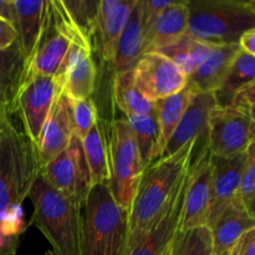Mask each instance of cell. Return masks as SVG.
Here are the masks:
<instances>
[{
	"label": "cell",
	"mask_w": 255,
	"mask_h": 255,
	"mask_svg": "<svg viewBox=\"0 0 255 255\" xmlns=\"http://www.w3.org/2000/svg\"><path fill=\"white\" fill-rule=\"evenodd\" d=\"M7 105L0 116V255H16L26 231L22 203L40 174L35 144L14 120Z\"/></svg>",
	"instance_id": "obj_1"
},
{
	"label": "cell",
	"mask_w": 255,
	"mask_h": 255,
	"mask_svg": "<svg viewBox=\"0 0 255 255\" xmlns=\"http://www.w3.org/2000/svg\"><path fill=\"white\" fill-rule=\"evenodd\" d=\"M197 142L186 144L177 153L162 157L144 168L128 211V253L158 222L193 162Z\"/></svg>",
	"instance_id": "obj_2"
},
{
	"label": "cell",
	"mask_w": 255,
	"mask_h": 255,
	"mask_svg": "<svg viewBox=\"0 0 255 255\" xmlns=\"http://www.w3.org/2000/svg\"><path fill=\"white\" fill-rule=\"evenodd\" d=\"M128 254V212L109 184H94L82 206L80 255Z\"/></svg>",
	"instance_id": "obj_3"
},
{
	"label": "cell",
	"mask_w": 255,
	"mask_h": 255,
	"mask_svg": "<svg viewBox=\"0 0 255 255\" xmlns=\"http://www.w3.org/2000/svg\"><path fill=\"white\" fill-rule=\"evenodd\" d=\"M34 224L57 255H80L82 207L37 176L29 192Z\"/></svg>",
	"instance_id": "obj_4"
},
{
	"label": "cell",
	"mask_w": 255,
	"mask_h": 255,
	"mask_svg": "<svg viewBox=\"0 0 255 255\" xmlns=\"http://www.w3.org/2000/svg\"><path fill=\"white\" fill-rule=\"evenodd\" d=\"M187 34L213 46L239 44L255 27V15L243 0H186Z\"/></svg>",
	"instance_id": "obj_5"
},
{
	"label": "cell",
	"mask_w": 255,
	"mask_h": 255,
	"mask_svg": "<svg viewBox=\"0 0 255 255\" xmlns=\"http://www.w3.org/2000/svg\"><path fill=\"white\" fill-rule=\"evenodd\" d=\"M80 40L87 39L71 24L62 0L45 1L41 29L34 50L25 61L22 80L37 75L54 76L70 45Z\"/></svg>",
	"instance_id": "obj_6"
},
{
	"label": "cell",
	"mask_w": 255,
	"mask_h": 255,
	"mask_svg": "<svg viewBox=\"0 0 255 255\" xmlns=\"http://www.w3.org/2000/svg\"><path fill=\"white\" fill-rule=\"evenodd\" d=\"M107 148L110 161L109 187L117 203L128 212L144 169L136 138L126 119L114 121Z\"/></svg>",
	"instance_id": "obj_7"
},
{
	"label": "cell",
	"mask_w": 255,
	"mask_h": 255,
	"mask_svg": "<svg viewBox=\"0 0 255 255\" xmlns=\"http://www.w3.org/2000/svg\"><path fill=\"white\" fill-rule=\"evenodd\" d=\"M253 139L254 124L251 109L232 104L212 110L207 128V147L212 156H238L246 152Z\"/></svg>",
	"instance_id": "obj_8"
},
{
	"label": "cell",
	"mask_w": 255,
	"mask_h": 255,
	"mask_svg": "<svg viewBox=\"0 0 255 255\" xmlns=\"http://www.w3.org/2000/svg\"><path fill=\"white\" fill-rule=\"evenodd\" d=\"M60 94L61 87L54 76L37 75L22 80L12 102V110L34 144Z\"/></svg>",
	"instance_id": "obj_9"
},
{
	"label": "cell",
	"mask_w": 255,
	"mask_h": 255,
	"mask_svg": "<svg viewBox=\"0 0 255 255\" xmlns=\"http://www.w3.org/2000/svg\"><path fill=\"white\" fill-rule=\"evenodd\" d=\"M40 173L50 186L84 206L92 183L82 141L76 134L72 136L67 148L42 167Z\"/></svg>",
	"instance_id": "obj_10"
},
{
	"label": "cell",
	"mask_w": 255,
	"mask_h": 255,
	"mask_svg": "<svg viewBox=\"0 0 255 255\" xmlns=\"http://www.w3.org/2000/svg\"><path fill=\"white\" fill-rule=\"evenodd\" d=\"M133 74L138 91L152 104L182 91L188 84L186 75L157 51L142 55L133 67Z\"/></svg>",
	"instance_id": "obj_11"
},
{
	"label": "cell",
	"mask_w": 255,
	"mask_h": 255,
	"mask_svg": "<svg viewBox=\"0 0 255 255\" xmlns=\"http://www.w3.org/2000/svg\"><path fill=\"white\" fill-rule=\"evenodd\" d=\"M211 157L212 154L206 144L201 154L189 167L188 184L178 232H186L208 223L213 174Z\"/></svg>",
	"instance_id": "obj_12"
},
{
	"label": "cell",
	"mask_w": 255,
	"mask_h": 255,
	"mask_svg": "<svg viewBox=\"0 0 255 255\" xmlns=\"http://www.w3.org/2000/svg\"><path fill=\"white\" fill-rule=\"evenodd\" d=\"M75 134L72 101L61 91L35 142L40 167L46 166L67 148Z\"/></svg>",
	"instance_id": "obj_13"
},
{
	"label": "cell",
	"mask_w": 255,
	"mask_h": 255,
	"mask_svg": "<svg viewBox=\"0 0 255 255\" xmlns=\"http://www.w3.org/2000/svg\"><path fill=\"white\" fill-rule=\"evenodd\" d=\"M188 178L189 169L179 182L176 192L159 217L158 222L147 233V236L129 252L128 255H166L174 237L179 231Z\"/></svg>",
	"instance_id": "obj_14"
},
{
	"label": "cell",
	"mask_w": 255,
	"mask_h": 255,
	"mask_svg": "<svg viewBox=\"0 0 255 255\" xmlns=\"http://www.w3.org/2000/svg\"><path fill=\"white\" fill-rule=\"evenodd\" d=\"M216 106L218 104L214 92H193L191 102L169 138L162 157L172 156L186 144L198 141L201 137H207L209 114Z\"/></svg>",
	"instance_id": "obj_15"
},
{
	"label": "cell",
	"mask_w": 255,
	"mask_h": 255,
	"mask_svg": "<svg viewBox=\"0 0 255 255\" xmlns=\"http://www.w3.org/2000/svg\"><path fill=\"white\" fill-rule=\"evenodd\" d=\"M211 161L213 174L211 208L207 227L238 198L246 154L242 153L234 157L212 156Z\"/></svg>",
	"instance_id": "obj_16"
},
{
	"label": "cell",
	"mask_w": 255,
	"mask_h": 255,
	"mask_svg": "<svg viewBox=\"0 0 255 255\" xmlns=\"http://www.w3.org/2000/svg\"><path fill=\"white\" fill-rule=\"evenodd\" d=\"M137 0H101L94 39L100 55L107 64L114 59L117 41L129 19Z\"/></svg>",
	"instance_id": "obj_17"
},
{
	"label": "cell",
	"mask_w": 255,
	"mask_h": 255,
	"mask_svg": "<svg viewBox=\"0 0 255 255\" xmlns=\"http://www.w3.org/2000/svg\"><path fill=\"white\" fill-rule=\"evenodd\" d=\"M254 227L255 219L249 214L247 207L237 198L208 224L212 234L213 255L231 254L241 237Z\"/></svg>",
	"instance_id": "obj_18"
},
{
	"label": "cell",
	"mask_w": 255,
	"mask_h": 255,
	"mask_svg": "<svg viewBox=\"0 0 255 255\" xmlns=\"http://www.w3.org/2000/svg\"><path fill=\"white\" fill-rule=\"evenodd\" d=\"M239 50V44L212 47L201 66L187 77V86L193 92H216L223 82Z\"/></svg>",
	"instance_id": "obj_19"
},
{
	"label": "cell",
	"mask_w": 255,
	"mask_h": 255,
	"mask_svg": "<svg viewBox=\"0 0 255 255\" xmlns=\"http://www.w3.org/2000/svg\"><path fill=\"white\" fill-rule=\"evenodd\" d=\"M188 30V9L186 0L173 1L171 6L167 7L147 36L144 37V54L158 51L187 34Z\"/></svg>",
	"instance_id": "obj_20"
},
{
	"label": "cell",
	"mask_w": 255,
	"mask_h": 255,
	"mask_svg": "<svg viewBox=\"0 0 255 255\" xmlns=\"http://www.w3.org/2000/svg\"><path fill=\"white\" fill-rule=\"evenodd\" d=\"M144 54L143 25H142V0H137L129 19L117 41L114 59L110 65L115 74L128 71L136 66Z\"/></svg>",
	"instance_id": "obj_21"
},
{
	"label": "cell",
	"mask_w": 255,
	"mask_h": 255,
	"mask_svg": "<svg viewBox=\"0 0 255 255\" xmlns=\"http://www.w3.org/2000/svg\"><path fill=\"white\" fill-rule=\"evenodd\" d=\"M55 79V77H54ZM97 67L92 51H84L62 71L57 79L61 91L72 101L90 99L94 94Z\"/></svg>",
	"instance_id": "obj_22"
},
{
	"label": "cell",
	"mask_w": 255,
	"mask_h": 255,
	"mask_svg": "<svg viewBox=\"0 0 255 255\" xmlns=\"http://www.w3.org/2000/svg\"><path fill=\"white\" fill-rule=\"evenodd\" d=\"M192 96L193 91L187 86L186 89L172 96L154 102V114L158 125V141H157L154 161L161 158L163 154L164 148L173 134L177 125L181 121L184 111L188 107Z\"/></svg>",
	"instance_id": "obj_23"
},
{
	"label": "cell",
	"mask_w": 255,
	"mask_h": 255,
	"mask_svg": "<svg viewBox=\"0 0 255 255\" xmlns=\"http://www.w3.org/2000/svg\"><path fill=\"white\" fill-rule=\"evenodd\" d=\"M255 81V56L241 47L223 82L214 92L218 106H229L237 95Z\"/></svg>",
	"instance_id": "obj_24"
},
{
	"label": "cell",
	"mask_w": 255,
	"mask_h": 255,
	"mask_svg": "<svg viewBox=\"0 0 255 255\" xmlns=\"http://www.w3.org/2000/svg\"><path fill=\"white\" fill-rule=\"evenodd\" d=\"M45 1H22L14 0L15 27L17 30V42L22 50L25 61L34 50L41 29Z\"/></svg>",
	"instance_id": "obj_25"
},
{
	"label": "cell",
	"mask_w": 255,
	"mask_h": 255,
	"mask_svg": "<svg viewBox=\"0 0 255 255\" xmlns=\"http://www.w3.org/2000/svg\"><path fill=\"white\" fill-rule=\"evenodd\" d=\"M25 56L19 42L0 50V104L12 107L16 92L22 82Z\"/></svg>",
	"instance_id": "obj_26"
},
{
	"label": "cell",
	"mask_w": 255,
	"mask_h": 255,
	"mask_svg": "<svg viewBox=\"0 0 255 255\" xmlns=\"http://www.w3.org/2000/svg\"><path fill=\"white\" fill-rule=\"evenodd\" d=\"M213 45H208L186 34L173 44L157 52L168 57L187 77L193 74L207 59Z\"/></svg>",
	"instance_id": "obj_27"
},
{
	"label": "cell",
	"mask_w": 255,
	"mask_h": 255,
	"mask_svg": "<svg viewBox=\"0 0 255 255\" xmlns=\"http://www.w3.org/2000/svg\"><path fill=\"white\" fill-rule=\"evenodd\" d=\"M114 99L125 116L154 114V104L149 102L134 84L133 69L115 74Z\"/></svg>",
	"instance_id": "obj_28"
},
{
	"label": "cell",
	"mask_w": 255,
	"mask_h": 255,
	"mask_svg": "<svg viewBox=\"0 0 255 255\" xmlns=\"http://www.w3.org/2000/svg\"><path fill=\"white\" fill-rule=\"evenodd\" d=\"M85 158L89 166L91 183L109 184L110 182V161L109 148L102 136V129L97 122L91 131L81 139Z\"/></svg>",
	"instance_id": "obj_29"
},
{
	"label": "cell",
	"mask_w": 255,
	"mask_h": 255,
	"mask_svg": "<svg viewBox=\"0 0 255 255\" xmlns=\"http://www.w3.org/2000/svg\"><path fill=\"white\" fill-rule=\"evenodd\" d=\"M126 121L131 127L136 138L139 156L143 169L154 162L157 141H158V125L156 114L152 115H129Z\"/></svg>",
	"instance_id": "obj_30"
},
{
	"label": "cell",
	"mask_w": 255,
	"mask_h": 255,
	"mask_svg": "<svg viewBox=\"0 0 255 255\" xmlns=\"http://www.w3.org/2000/svg\"><path fill=\"white\" fill-rule=\"evenodd\" d=\"M169 255H213L211 229L203 226L178 232L171 244Z\"/></svg>",
	"instance_id": "obj_31"
},
{
	"label": "cell",
	"mask_w": 255,
	"mask_h": 255,
	"mask_svg": "<svg viewBox=\"0 0 255 255\" xmlns=\"http://www.w3.org/2000/svg\"><path fill=\"white\" fill-rule=\"evenodd\" d=\"M70 21L75 29L94 44L95 31L97 25L100 1L94 0H69L62 1Z\"/></svg>",
	"instance_id": "obj_32"
},
{
	"label": "cell",
	"mask_w": 255,
	"mask_h": 255,
	"mask_svg": "<svg viewBox=\"0 0 255 255\" xmlns=\"http://www.w3.org/2000/svg\"><path fill=\"white\" fill-rule=\"evenodd\" d=\"M72 119H74L75 134L82 139L99 122L96 105L91 97L72 101Z\"/></svg>",
	"instance_id": "obj_33"
},
{
	"label": "cell",
	"mask_w": 255,
	"mask_h": 255,
	"mask_svg": "<svg viewBox=\"0 0 255 255\" xmlns=\"http://www.w3.org/2000/svg\"><path fill=\"white\" fill-rule=\"evenodd\" d=\"M244 154L246 162L242 173L238 199L247 207L255 197V138L247 147Z\"/></svg>",
	"instance_id": "obj_34"
},
{
	"label": "cell",
	"mask_w": 255,
	"mask_h": 255,
	"mask_svg": "<svg viewBox=\"0 0 255 255\" xmlns=\"http://www.w3.org/2000/svg\"><path fill=\"white\" fill-rule=\"evenodd\" d=\"M229 255H255V227L241 237Z\"/></svg>",
	"instance_id": "obj_35"
},
{
	"label": "cell",
	"mask_w": 255,
	"mask_h": 255,
	"mask_svg": "<svg viewBox=\"0 0 255 255\" xmlns=\"http://www.w3.org/2000/svg\"><path fill=\"white\" fill-rule=\"evenodd\" d=\"M17 30L14 24L0 17V50H5L17 41Z\"/></svg>",
	"instance_id": "obj_36"
},
{
	"label": "cell",
	"mask_w": 255,
	"mask_h": 255,
	"mask_svg": "<svg viewBox=\"0 0 255 255\" xmlns=\"http://www.w3.org/2000/svg\"><path fill=\"white\" fill-rule=\"evenodd\" d=\"M233 104L242 105L248 109H254L255 107V81L247 86L246 89L242 90L234 99Z\"/></svg>",
	"instance_id": "obj_37"
},
{
	"label": "cell",
	"mask_w": 255,
	"mask_h": 255,
	"mask_svg": "<svg viewBox=\"0 0 255 255\" xmlns=\"http://www.w3.org/2000/svg\"><path fill=\"white\" fill-rule=\"evenodd\" d=\"M0 17L15 25L14 0H0Z\"/></svg>",
	"instance_id": "obj_38"
},
{
	"label": "cell",
	"mask_w": 255,
	"mask_h": 255,
	"mask_svg": "<svg viewBox=\"0 0 255 255\" xmlns=\"http://www.w3.org/2000/svg\"><path fill=\"white\" fill-rule=\"evenodd\" d=\"M239 45H241V47L244 51L249 52V54L255 56V27L254 29L249 30V31H247L246 34L242 36Z\"/></svg>",
	"instance_id": "obj_39"
},
{
	"label": "cell",
	"mask_w": 255,
	"mask_h": 255,
	"mask_svg": "<svg viewBox=\"0 0 255 255\" xmlns=\"http://www.w3.org/2000/svg\"><path fill=\"white\" fill-rule=\"evenodd\" d=\"M247 209H248L249 214H251V216L255 219V197L253 199H252L251 202H249V204L247 206Z\"/></svg>",
	"instance_id": "obj_40"
},
{
	"label": "cell",
	"mask_w": 255,
	"mask_h": 255,
	"mask_svg": "<svg viewBox=\"0 0 255 255\" xmlns=\"http://www.w3.org/2000/svg\"><path fill=\"white\" fill-rule=\"evenodd\" d=\"M246 4L251 9V11L255 15V0H248V1H246Z\"/></svg>",
	"instance_id": "obj_41"
},
{
	"label": "cell",
	"mask_w": 255,
	"mask_h": 255,
	"mask_svg": "<svg viewBox=\"0 0 255 255\" xmlns=\"http://www.w3.org/2000/svg\"><path fill=\"white\" fill-rule=\"evenodd\" d=\"M252 116H253V124H254V138H255V107L254 109H251Z\"/></svg>",
	"instance_id": "obj_42"
},
{
	"label": "cell",
	"mask_w": 255,
	"mask_h": 255,
	"mask_svg": "<svg viewBox=\"0 0 255 255\" xmlns=\"http://www.w3.org/2000/svg\"><path fill=\"white\" fill-rule=\"evenodd\" d=\"M45 255H57V254H55L52 251H49V252H46V253H45Z\"/></svg>",
	"instance_id": "obj_43"
},
{
	"label": "cell",
	"mask_w": 255,
	"mask_h": 255,
	"mask_svg": "<svg viewBox=\"0 0 255 255\" xmlns=\"http://www.w3.org/2000/svg\"><path fill=\"white\" fill-rule=\"evenodd\" d=\"M2 107H4V105L0 104V116H1V112H2Z\"/></svg>",
	"instance_id": "obj_44"
},
{
	"label": "cell",
	"mask_w": 255,
	"mask_h": 255,
	"mask_svg": "<svg viewBox=\"0 0 255 255\" xmlns=\"http://www.w3.org/2000/svg\"><path fill=\"white\" fill-rule=\"evenodd\" d=\"M169 248H171V247H169ZM166 255H169V249H168V252L166 253Z\"/></svg>",
	"instance_id": "obj_45"
}]
</instances>
